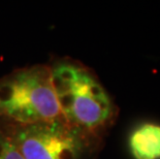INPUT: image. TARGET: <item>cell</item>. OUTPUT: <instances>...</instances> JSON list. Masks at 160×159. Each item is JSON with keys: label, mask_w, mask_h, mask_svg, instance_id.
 Returning <instances> with one entry per match:
<instances>
[{"label": "cell", "mask_w": 160, "mask_h": 159, "mask_svg": "<svg viewBox=\"0 0 160 159\" xmlns=\"http://www.w3.org/2000/svg\"><path fill=\"white\" fill-rule=\"evenodd\" d=\"M49 65L62 119L101 140L117 114L107 89L91 69L73 59L60 58Z\"/></svg>", "instance_id": "cell-1"}, {"label": "cell", "mask_w": 160, "mask_h": 159, "mask_svg": "<svg viewBox=\"0 0 160 159\" xmlns=\"http://www.w3.org/2000/svg\"><path fill=\"white\" fill-rule=\"evenodd\" d=\"M59 118L49 64L23 67L0 79V125L26 126Z\"/></svg>", "instance_id": "cell-2"}, {"label": "cell", "mask_w": 160, "mask_h": 159, "mask_svg": "<svg viewBox=\"0 0 160 159\" xmlns=\"http://www.w3.org/2000/svg\"><path fill=\"white\" fill-rule=\"evenodd\" d=\"M0 127L25 159H90L101 141L70 126L62 118L26 126Z\"/></svg>", "instance_id": "cell-3"}, {"label": "cell", "mask_w": 160, "mask_h": 159, "mask_svg": "<svg viewBox=\"0 0 160 159\" xmlns=\"http://www.w3.org/2000/svg\"><path fill=\"white\" fill-rule=\"evenodd\" d=\"M128 149L133 159H160V124L144 122L128 137Z\"/></svg>", "instance_id": "cell-4"}, {"label": "cell", "mask_w": 160, "mask_h": 159, "mask_svg": "<svg viewBox=\"0 0 160 159\" xmlns=\"http://www.w3.org/2000/svg\"><path fill=\"white\" fill-rule=\"evenodd\" d=\"M0 159H25L12 138L0 127Z\"/></svg>", "instance_id": "cell-5"}]
</instances>
